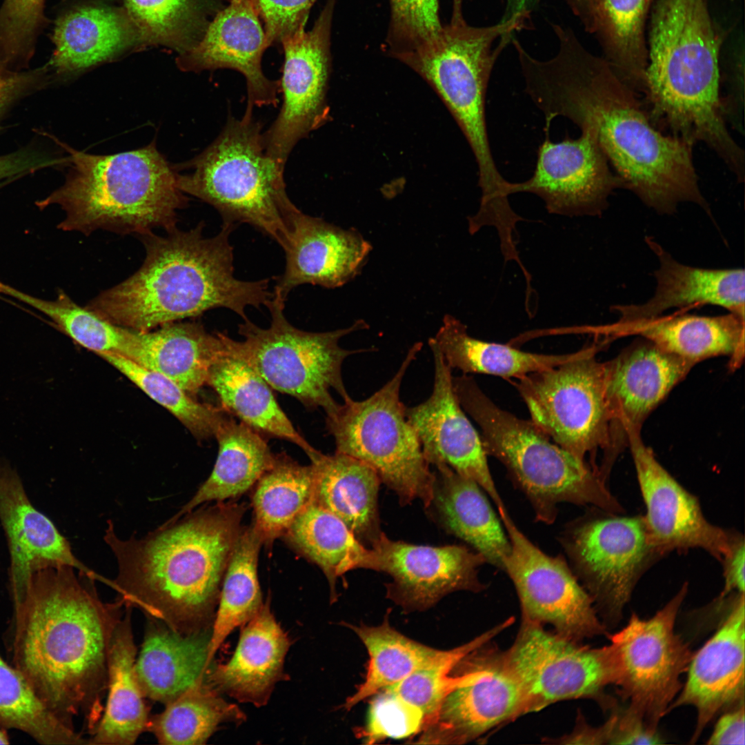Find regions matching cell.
Returning <instances> with one entry per match:
<instances>
[{
    "mask_svg": "<svg viewBox=\"0 0 745 745\" xmlns=\"http://www.w3.org/2000/svg\"><path fill=\"white\" fill-rule=\"evenodd\" d=\"M0 521L10 553L9 582L13 606L26 593L31 573L47 565H67L106 584L73 554L54 524L31 504L17 471L0 458Z\"/></svg>",
    "mask_w": 745,
    "mask_h": 745,
    "instance_id": "cell-26",
    "label": "cell"
},
{
    "mask_svg": "<svg viewBox=\"0 0 745 745\" xmlns=\"http://www.w3.org/2000/svg\"><path fill=\"white\" fill-rule=\"evenodd\" d=\"M174 415L197 439L215 435L225 410L193 399L166 376L117 354L99 355Z\"/></svg>",
    "mask_w": 745,
    "mask_h": 745,
    "instance_id": "cell-49",
    "label": "cell"
},
{
    "mask_svg": "<svg viewBox=\"0 0 745 745\" xmlns=\"http://www.w3.org/2000/svg\"><path fill=\"white\" fill-rule=\"evenodd\" d=\"M421 347V343L411 347L393 378L368 398L355 401L349 397L337 403L326 413V422L337 453L371 467L403 505L420 499L428 508L436 477L399 398L405 373Z\"/></svg>",
    "mask_w": 745,
    "mask_h": 745,
    "instance_id": "cell-10",
    "label": "cell"
},
{
    "mask_svg": "<svg viewBox=\"0 0 745 745\" xmlns=\"http://www.w3.org/2000/svg\"><path fill=\"white\" fill-rule=\"evenodd\" d=\"M71 164L66 181L40 209L56 204L66 217L57 226L86 236L97 230L142 236L177 225V210L188 204L177 186V172L155 143L135 150L97 155L61 143Z\"/></svg>",
    "mask_w": 745,
    "mask_h": 745,
    "instance_id": "cell-6",
    "label": "cell"
},
{
    "mask_svg": "<svg viewBox=\"0 0 745 745\" xmlns=\"http://www.w3.org/2000/svg\"><path fill=\"white\" fill-rule=\"evenodd\" d=\"M95 581L67 565L33 570L14 606L10 646L13 666L46 707L73 728L83 715L90 733L103 713L109 648L124 606L102 602Z\"/></svg>",
    "mask_w": 745,
    "mask_h": 745,
    "instance_id": "cell-2",
    "label": "cell"
},
{
    "mask_svg": "<svg viewBox=\"0 0 745 745\" xmlns=\"http://www.w3.org/2000/svg\"><path fill=\"white\" fill-rule=\"evenodd\" d=\"M206 384L216 393L223 409L263 436L290 441L307 455L315 450L294 428L270 386L251 366L226 347L210 367Z\"/></svg>",
    "mask_w": 745,
    "mask_h": 745,
    "instance_id": "cell-37",
    "label": "cell"
},
{
    "mask_svg": "<svg viewBox=\"0 0 745 745\" xmlns=\"http://www.w3.org/2000/svg\"><path fill=\"white\" fill-rule=\"evenodd\" d=\"M606 721L608 726V744H661L664 739L657 728L648 724L630 707L620 708L615 704Z\"/></svg>",
    "mask_w": 745,
    "mask_h": 745,
    "instance_id": "cell-55",
    "label": "cell"
},
{
    "mask_svg": "<svg viewBox=\"0 0 745 745\" xmlns=\"http://www.w3.org/2000/svg\"><path fill=\"white\" fill-rule=\"evenodd\" d=\"M595 509L567 525L560 542L597 612L613 625L642 575L663 556L650 541L643 515Z\"/></svg>",
    "mask_w": 745,
    "mask_h": 745,
    "instance_id": "cell-13",
    "label": "cell"
},
{
    "mask_svg": "<svg viewBox=\"0 0 745 745\" xmlns=\"http://www.w3.org/2000/svg\"><path fill=\"white\" fill-rule=\"evenodd\" d=\"M210 635L208 628L181 633L150 618L135 664L145 697L166 704L202 681L210 667Z\"/></svg>",
    "mask_w": 745,
    "mask_h": 745,
    "instance_id": "cell-32",
    "label": "cell"
},
{
    "mask_svg": "<svg viewBox=\"0 0 745 745\" xmlns=\"http://www.w3.org/2000/svg\"><path fill=\"white\" fill-rule=\"evenodd\" d=\"M371 246L355 229L344 230L299 210L283 248L286 266L277 278L273 297L285 303L302 284L340 287L361 271Z\"/></svg>",
    "mask_w": 745,
    "mask_h": 745,
    "instance_id": "cell-27",
    "label": "cell"
},
{
    "mask_svg": "<svg viewBox=\"0 0 745 745\" xmlns=\"http://www.w3.org/2000/svg\"><path fill=\"white\" fill-rule=\"evenodd\" d=\"M49 62L59 75H70L110 61L146 44L124 8L83 4L57 19Z\"/></svg>",
    "mask_w": 745,
    "mask_h": 745,
    "instance_id": "cell-30",
    "label": "cell"
},
{
    "mask_svg": "<svg viewBox=\"0 0 745 745\" xmlns=\"http://www.w3.org/2000/svg\"><path fill=\"white\" fill-rule=\"evenodd\" d=\"M582 135L553 142L549 128L537 150L533 175L520 183L508 182L507 192H530L544 202L551 214L567 217L600 216L613 192L624 188L601 149L594 130L579 128Z\"/></svg>",
    "mask_w": 745,
    "mask_h": 745,
    "instance_id": "cell-19",
    "label": "cell"
},
{
    "mask_svg": "<svg viewBox=\"0 0 745 745\" xmlns=\"http://www.w3.org/2000/svg\"><path fill=\"white\" fill-rule=\"evenodd\" d=\"M0 727L16 729L46 745L86 744L74 728L54 715L23 675L0 655Z\"/></svg>",
    "mask_w": 745,
    "mask_h": 745,
    "instance_id": "cell-48",
    "label": "cell"
},
{
    "mask_svg": "<svg viewBox=\"0 0 745 745\" xmlns=\"http://www.w3.org/2000/svg\"><path fill=\"white\" fill-rule=\"evenodd\" d=\"M499 516L510 543L504 571L515 588L522 619L581 642L606 633L593 602L562 556H550L537 547L517 528L506 508Z\"/></svg>",
    "mask_w": 745,
    "mask_h": 745,
    "instance_id": "cell-16",
    "label": "cell"
},
{
    "mask_svg": "<svg viewBox=\"0 0 745 745\" xmlns=\"http://www.w3.org/2000/svg\"><path fill=\"white\" fill-rule=\"evenodd\" d=\"M720 562L724 582L719 597L744 593L745 544L744 536L739 532H736L728 551Z\"/></svg>",
    "mask_w": 745,
    "mask_h": 745,
    "instance_id": "cell-57",
    "label": "cell"
},
{
    "mask_svg": "<svg viewBox=\"0 0 745 745\" xmlns=\"http://www.w3.org/2000/svg\"><path fill=\"white\" fill-rule=\"evenodd\" d=\"M580 643L522 619L513 645L501 653L525 692L528 713L577 698L594 699L606 708L615 704L604 694L613 680L608 646Z\"/></svg>",
    "mask_w": 745,
    "mask_h": 745,
    "instance_id": "cell-15",
    "label": "cell"
},
{
    "mask_svg": "<svg viewBox=\"0 0 745 745\" xmlns=\"http://www.w3.org/2000/svg\"><path fill=\"white\" fill-rule=\"evenodd\" d=\"M730 608L713 636L693 653L687 677L668 712L693 706L694 743L718 714L744 702V593H733Z\"/></svg>",
    "mask_w": 745,
    "mask_h": 745,
    "instance_id": "cell-25",
    "label": "cell"
},
{
    "mask_svg": "<svg viewBox=\"0 0 745 745\" xmlns=\"http://www.w3.org/2000/svg\"><path fill=\"white\" fill-rule=\"evenodd\" d=\"M225 350L221 332L210 334L197 322H173L154 331H137L136 344L126 358L194 395L206 385L210 367Z\"/></svg>",
    "mask_w": 745,
    "mask_h": 745,
    "instance_id": "cell-34",
    "label": "cell"
},
{
    "mask_svg": "<svg viewBox=\"0 0 745 745\" xmlns=\"http://www.w3.org/2000/svg\"><path fill=\"white\" fill-rule=\"evenodd\" d=\"M648 28L644 92L652 123L715 154L734 144L719 93L720 56L729 30L710 0H655Z\"/></svg>",
    "mask_w": 745,
    "mask_h": 745,
    "instance_id": "cell-5",
    "label": "cell"
},
{
    "mask_svg": "<svg viewBox=\"0 0 745 745\" xmlns=\"http://www.w3.org/2000/svg\"><path fill=\"white\" fill-rule=\"evenodd\" d=\"M744 319L728 312L717 316L662 315L634 321L585 326L584 331L612 339L641 337L694 365L715 357H728L729 368L734 370L744 357Z\"/></svg>",
    "mask_w": 745,
    "mask_h": 745,
    "instance_id": "cell-29",
    "label": "cell"
},
{
    "mask_svg": "<svg viewBox=\"0 0 745 745\" xmlns=\"http://www.w3.org/2000/svg\"><path fill=\"white\" fill-rule=\"evenodd\" d=\"M348 626L366 646L369 662L364 682L344 705L347 710L413 672L450 657L459 648L441 650L424 645L391 627L388 619L376 626Z\"/></svg>",
    "mask_w": 745,
    "mask_h": 745,
    "instance_id": "cell-42",
    "label": "cell"
},
{
    "mask_svg": "<svg viewBox=\"0 0 745 745\" xmlns=\"http://www.w3.org/2000/svg\"><path fill=\"white\" fill-rule=\"evenodd\" d=\"M744 702L725 712L718 718L707 742L713 745L744 744Z\"/></svg>",
    "mask_w": 745,
    "mask_h": 745,
    "instance_id": "cell-59",
    "label": "cell"
},
{
    "mask_svg": "<svg viewBox=\"0 0 745 745\" xmlns=\"http://www.w3.org/2000/svg\"><path fill=\"white\" fill-rule=\"evenodd\" d=\"M585 30L593 34L600 0H564Z\"/></svg>",
    "mask_w": 745,
    "mask_h": 745,
    "instance_id": "cell-61",
    "label": "cell"
},
{
    "mask_svg": "<svg viewBox=\"0 0 745 745\" xmlns=\"http://www.w3.org/2000/svg\"><path fill=\"white\" fill-rule=\"evenodd\" d=\"M610 341L605 337L595 341L579 350L576 357L528 374L515 384L531 421L583 461L598 450L604 452L608 442L603 362L596 355Z\"/></svg>",
    "mask_w": 745,
    "mask_h": 745,
    "instance_id": "cell-12",
    "label": "cell"
},
{
    "mask_svg": "<svg viewBox=\"0 0 745 745\" xmlns=\"http://www.w3.org/2000/svg\"><path fill=\"white\" fill-rule=\"evenodd\" d=\"M219 694L205 677L166 704L161 713L149 719L147 730L161 744H203L221 724L246 719L236 704L226 702Z\"/></svg>",
    "mask_w": 745,
    "mask_h": 745,
    "instance_id": "cell-45",
    "label": "cell"
},
{
    "mask_svg": "<svg viewBox=\"0 0 745 745\" xmlns=\"http://www.w3.org/2000/svg\"><path fill=\"white\" fill-rule=\"evenodd\" d=\"M435 375L433 393L421 404L407 408L426 461L435 467L448 466L477 483L497 510L505 508L488 464L480 435L460 404L453 383L452 369L429 339Z\"/></svg>",
    "mask_w": 745,
    "mask_h": 745,
    "instance_id": "cell-23",
    "label": "cell"
},
{
    "mask_svg": "<svg viewBox=\"0 0 745 745\" xmlns=\"http://www.w3.org/2000/svg\"><path fill=\"white\" fill-rule=\"evenodd\" d=\"M687 592L685 583L654 615L633 613L622 629L608 635L613 684L628 706L656 728L682 689L681 676L693 655L675 629Z\"/></svg>",
    "mask_w": 745,
    "mask_h": 745,
    "instance_id": "cell-14",
    "label": "cell"
},
{
    "mask_svg": "<svg viewBox=\"0 0 745 745\" xmlns=\"http://www.w3.org/2000/svg\"><path fill=\"white\" fill-rule=\"evenodd\" d=\"M487 640V636L481 634L469 642L459 646L457 652L450 657L419 669L400 682L385 688L397 694L419 708L424 715L425 724L437 713L450 692L479 675V667L469 662L467 664L470 668L466 666L468 670L464 673L454 676L451 673L462 659L482 646Z\"/></svg>",
    "mask_w": 745,
    "mask_h": 745,
    "instance_id": "cell-50",
    "label": "cell"
},
{
    "mask_svg": "<svg viewBox=\"0 0 745 745\" xmlns=\"http://www.w3.org/2000/svg\"><path fill=\"white\" fill-rule=\"evenodd\" d=\"M608 728L606 723L599 727L588 725L582 717H578V722L569 735H566L558 740L559 744H607Z\"/></svg>",
    "mask_w": 745,
    "mask_h": 745,
    "instance_id": "cell-60",
    "label": "cell"
},
{
    "mask_svg": "<svg viewBox=\"0 0 745 745\" xmlns=\"http://www.w3.org/2000/svg\"><path fill=\"white\" fill-rule=\"evenodd\" d=\"M10 744V738L7 731L0 727V744Z\"/></svg>",
    "mask_w": 745,
    "mask_h": 745,
    "instance_id": "cell-63",
    "label": "cell"
},
{
    "mask_svg": "<svg viewBox=\"0 0 745 745\" xmlns=\"http://www.w3.org/2000/svg\"><path fill=\"white\" fill-rule=\"evenodd\" d=\"M253 488L252 525L263 544L270 546L312 501L313 469L311 465L299 464L285 453L275 454L272 464Z\"/></svg>",
    "mask_w": 745,
    "mask_h": 745,
    "instance_id": "cell-43",
    "label": "cell"
},
{
    "mask_svg": "<svg viewBox=\"0 0 745 745\" xmlns=\"http://www.w3.org/2000/svg\"><path fill=\"white\" fill-rule=\"evenodd\" d=\"M390 20L386 43L393 57L435 38L442 28L439 0H389ZM463 0H453L451 21L464 20Z\"/></svg>",
    "mask_w": 745,
    "mask_h": 745,
    "instance_id": "cell-51",
    "label": "cell"
},
{
    "mask_svg": "<svg viewBox=\"0 0 745 745\" xmlns=\"http://www.w3.org/2000/svg\"><path fill=\"white\" fill-rule=\"evenodd\" d=\"M437 468L439 480L436 478L432 503L442 524L472 546L486 563L504 571L510 543L486 493L475 481L448 466Z\"/></svg>",
    "mask_w": 745,
    "mask_h": 745,
    "instance_id": "cell-36",
    "label": "cell"
},
{
    "mask_svg": "<svg viewBox=\"0 0 745 745\" xmlns=\"http://www.w3.org/2000/svg\"><path fill=\"white\" fill-rule=\"evenodd\" d=\"M694 366L642 337L603 362L610 418L608 442L598 466L603 477L610 475L629 437L641 434L648 417Z\"/></svg>",
    "mask_w": 745,
    "mask_h": 745,
    "instance_id": "cell-18",
    "label": "cell"
},
{
    "mask_svg": "<svg viewBox=\"0 0 745 745\" xmlns=\"http://www.w3.org/2000/svg\"><path fill=\"white\" fill-rule=\"evenodd\" d=\"M177 173L183 192L213 206L223 223H247L276 241L288 243L299 210L286 191L284 170L266 152L262 126L252 115L228 116L218 137Z\"/></svg>",
    "mask_w": 745,
    "mask_h": 745,
    "instance_id": "cell-8",
    "label": "cell"
},
{
    "mask_svg": "<svg viewBox=\"0 0 745 745\" xmlns=\"http://www.w3.org/2000/svg\"><path fill=\"white\" fill-rule=\"evenodd\" d=\"M526 21L512 17L486 27L465 20L443 25L438 34L413 50L396 55L437 92L455 119L475 156L481 191L493 192L505 179L488 141L486 97L494 65L513 32Z\"/></svg>",
    "mask_w": 745,
    "mask_h": 745,
    "instance_id": "cell-9",
    "label": "cell"
},
{
    "mask_svg": "<svg viewBox=\"0 0 745 745\" xmlns=\"http://www.w3.org/2000/svg\"><path fill=\"white\" fill-rule=\"evenodd\" d=\"M655 0H600L594 34L619 79L637 94L646 88V26Z\"/></svg>",
    "mask_w": 745,
    "mask_h": 745,
    "instance_id": "cell-41",
    "label": "cell"
},
{
    "mask_svg": "<svg viewBox=\"0 0 745 745\" xmlns=\"http://www.w3.org/2000/svg\"><path fill=\"white\" fill-rule=\"evenodd\" d=\"M259 18L252 0H229L199 41L177 61L185 71L230 68L241 73L247 86L246 114H252L255 107L279 103V81L267 78L261 69L262 54L268 46Z\"/></svg>",
    "mask_w": 745,
    "mask_h": 745,
    "instance_id": "cell-24",
    "label": "cell"
},
{
    "mask_svg": "<svg viewBox=\"0 0 745 745\" xmlns=\"http://www.w3.org/2000/svg\"><path fill=\"white\" fill-rule=\"evenodd\" d=\"M45 0H4L0 8V68L20 71L34 54L46 23Z\"/></svg>",
    "mask_w": 745,
    "mask_h": 745,
    "instance_id": "cell-52",
    "label": "cell"
},
{
    "mask_svg": "<svg viewBox=\"0 0 745 745\" xmlns=\"http://www.w3.org/2000/svg\"><path fill=\"white\" fill-rule=\"evenodd\" d=\"M235 227L223 223L219 233L206 237L201 222L189 230L175 227L163 236L152 232L139 237L146 250L141 266L86 307L115 324L141 332L219 308L248 319L246 309L266 306L273 293L268 279L235 277L230 242Z\"/></svg>",
    "mask_w": 745,
    "mask_h": 745,
    "instance_id": "cell-4",
    "label": "cell"
},
{
    "mask_svg": "<svg viewBox=\"0 0 745 745\" xmlns=\"http://www.w3.org/2000/svg\"><path fill=\"white\" fill-rule=\"evenodd\" d=\"M291 642L268 600L241 630L236 650L226 664L208 670L207 682L219 693L260 707L282 678Z\"/></svg>",
    "mask_w": 745,
    "mask_h": 745,
    "instance_id": "cell-31",
    "label": "cell"
},
{
    "mask_svg": "<svg viewBox=\"0 0 745 745\" xmlns=\"http://www.w3.org/2000/svg\"><path fill=\"white\" fill-rule=\"evenodd\" d=\"M264 22L267 45L280 42L286 36L305 26L316 0H252Z\"/></svg>",
    "mask_w": 745,
    "mask_h": 745,
    "instance_id": "cell-54",
    "label": "cell"
},
{
    "mask_svg": "<svg viewBox=\"0 0 745 745\" xmlns=\"http://www.w3.org/2000/svg\"><path fill=\"white\" fill-rule=\"evenodd\" d=\"M266 306L270 324L262 328L248 319L239 324L242 341L221 332L226 349L242 358L272 389L288 394L309 408L327 413L337 403L331 395L335 390L344 400L350 397L341 374L344 361L349 355L375 348L348 350L341 348V337L366 329L364 320L336 330L314 332L300 330L286 318L285 303L274 297Z\"/></svg>",
    "mask_w": 745,
    "mask_h": 745,
    "instance_id": "cell-11",
    "label": "cell"
},
{
    "mask_svg": "<svg viewBox=\"0 0 745 745\" xmlns=\"http://www.w3.org/2000/svg\"><path fill=\"white\" fill-rule=\"evenodd\" d=\"M219 444L214 468L193 497L166 522H173L201 504L224 501L253 488L274 455L264 436L225 411L214 435Z\"/></svg>",
    "mask_w": 745,
    "mask_h": 745,
    "instance_id": "cell-38",
    "label": "cell"
},
{
    "mask_svg": "<svg viewBox=\"0 0 745 745\" xmlns=\"http://www.w3.org/2000/svg\"><path fill=\"white\" fill-rule=\"evenodd\" d=\"M136 657L131 607L125 606L109 648L106 703L88 744L132 745L147 730L150 717L135 675Z\"/></svg>",
    "mask_w": 745,
    "mask_h": 745,
    "instance_id": "cell-35",
    "label": "cell"
},
{
    "mask_svg": "<svg viewBox=\"0 0 745 745\" xmlns=\"http://www.w3.org/2000/svg\"><path fill=\"white\" fill-rule=\"evenodd\" d=\"M245 510L217 502L127 539L108 520L103 539L117 559L119 599L179 633L207 629Z\"/></svg>",
    "mask_w": 745,
    "mask_h": 745,
    "instance_id": "cell-3",
    "label": "cell"
},
{
    "mask_svg": "<svg viewBox=\"0 0 745 745\" xmlns=\"http://www.w3.org/2000/svg\"><path fill=\"white\" fill-rule=\"evenodd\" d=\"M308 456L314 473L312 501L339 517L361 542L371 544L381 533L377 473L343 453L329 455L315 449Z\"/></svg>",
    "mask_w": 745,
    "mask_h": 745,
    "instance_id": "cell-33",
    "label": "cell"
},
{
    "mask_svg": "<svg viewBox=\"0 0 745 745\" xmlns=\"http://www.w3.org/2000/svg\"><path fill=\"white\" fill-rule=\"evenodd\" d=\"M263 541L253 525L241 530L223 578L218 607L211 630L208 662L225 639L244 625L264 605L257 575Z\"/></svg>",
    "mask_w": 745,
    "mask_h": 745,
    "instance_id": "cell-44",
    "label": "cell"
},
{
    "mask_svg": "<svg viewBox=\"0 0 745 745\" xmlns=\"http://www.w3.org/2000/svg\"><path fill=\"white\" fill-rule=\"evenodd\" d=\"M430 339L437 346L446 364L464 374L481 373L519 379L576 357L579 350L564 355H546L522 351L509 344H502L470 336L466 326L446 315L442 326Z\"/></svg>",
    "mask_w": 745,
    "mask_h": 745,
    "instance_id": "cell-39",
    "label": "cell"
},
{
    "mask_svg": "<svg viewBox=\"0 0 745 745\" xmlns=\"http://www.w3.org/2000/svg\"><path fill=\"white\" fill-rule=\"evenodd\" d=\"M283 536L294 549L322 570L330 586L332 602L337 598L339 577L353 569H368L370 549L339 517L313 501Z\"/></svg>",
    "mask_w": 745,
    "mask_h": 745,
    "instance_id": "cell-40",
    "label": "cell"
},
{
    "mask_svg": "<svg viewBox=\"0 0 745 745\" xmlns=\"http://www.w3.org/2000/svg\"><path fill=\"white\" fill-rule=\"evenodd\" d=\"M628 447L646 507L643 516L648 537L655 549L664 556L699 548L720 562L737 531L705 517L698 499L661 464L641 434L631 435Z\"/></svg>",
    "mask_w": 745,
    "mask_h": 745,
    "instance_id": "cell-20",
    "label": "cell"
},
{
    "mask_svg": "<svg viewBox=\"0 0 745 745\" xmlns=\"http://www.w3.org/2000/svg\"><path fill=\"white\" fill-rule=\"evenodd\" d=\"M63 162L53 159L33 149H21L0 156V180L28 174Z\"/></svg>",
    "mask_w": 745,
    "mask_h": 745,
    "instance_id": "cell-58",
    "label": "cell"
},
{
    "mask_svg": "<svg viewBox=\"0 0 745 745\" xmlns=\"http://www.w3.org/2000/svg\"><path fill=\"white\" fill-rule=\"evenodd\" d=\"M539 0H508L506 15L503 19L511 17H518L527 20L530 16L531 8Z\"/></svg>",
    "mask_w": 745,
    "mask_h": 745,
    "instance_id": "cell-62",
    "label": "cell"
},
{
    "mask_svg": "<svg viewBox=\"0 0 745 745\" xmlns=\"http://www.w3.org/2000/svg\"><path fill=\"white\" fill-rule=\"evenodd\" d=\"M484 646L475 652L479 675L447 695L417 743L465 744L528 713L525 692L502 653L486 652Z\"/></svg>",
    "mask_w": 745,
    "mask_h": 745,
    "instance_id": "cell-22",
    "label": "cell"
},
{
    "mask_svg": "<svg viewBox=\"0 0 745 745\" xmlns=\"http://www.w3.org/2000/svg\"><path fill=\"white\" fill-rule=\"evenodd\" d=\"M557 54L539 60L527 51L518 59L525 92L545 117L579 128L589 126L624 188L661 215L680 203L697 205L710 215L699 184L693 144L662 132L652 123L638 94L624 84L604 57L586 50L574 31L553 26Z\"/></svg>",
    "mask_w": 745,
    "mask_h": 745,
    "instance_id": "cell-1",
    "label": "cell"
},
{
    "mask_svg": "<svg viewBox=\"0 0 745 745\" xmlns=\"http://www.w3.org/2000/svg\"><path fill=\"white\" fill-rule=\"evenodd\" d=\"M0 293L42 312L74 342L99 355L117 354L128 357L135 344L137 330L115 324L80 306L61 290L54 300H45L0 281Z\"/></svg>",
    "mask_w": 745,
    "mask_h": 745,
    "instance_id": "cell-46",
    "label": "cell"
},
{
    "mask_svg": "<svg viewBox=\"0 0 745 745\" xmlns=\"http://www.w3.org/2000/svg\"><path fill=\"white\" fill-rule=\"evenodd\" d=\"M375 695L362 733L365 744H373L386 738H406L422 728L425 717L419 708L387 688Z\"/></svg>",
    "mask_w": 745,
    "mask_h": 745,
    "instance_id": "cell-53",
    "label": "cell"
},
{
    "mask_svg": "<svg viewBox=\"0 0 745 745\" xmlns=\"http://www.w3.org/2000/svg\"><path fill=\"white\" fill-rule=\"evenodd\" d=\"M646 243L657 257L653 295L640 304L614 305L619 322L653 318L674 308L702 305L722 307L744 319L745 272L743 268H704L677 261L651 237Z\"/></svg>",
    "mask_w": 745,
    "mask_h": 745,
    "instance_id": "cell-28",
    "label": "cell"
},
{
    "mask_svg": "<svg viewBox=\"0 0 745 745\" xmlns=\"http://www.w3.org/2000/svg\"><path fill=\"white\" fill-rule=\"evenodd\" d=\"M336 0H328L312 28L302 26L280 41L284 52L280 111L263 132L266 154L283 170L296 144L330 119L327 91L330 32Z\"/></svg>",
    "mask_w": 745,
    "mask_h": 745,
    "instance_id": "cell-17",
    "label": "cell"
},
{
    "mask_svg": "<svg viewBox=\"0 0 745 745\" xmlns=\"http://www.w3.org/2000/svg\"><path fill=\"white\" fill-rule=\"evenodd\" d=\"M124 9L146 44L162 45L180 55L203 37L215 0H123Z\"/></svg>",
    "mask_w": 745,
    "mask_h": 745,
    "instance_id": "cell-47",
    "label": "cell"
},
{
    "mask_svg": "<svg viewBox=\"0 0 745 745\" xmlns=\"http://www.w3.org/2000/svg\"><path fill=\"white\" fill-rule=\"evenodd\" d=\"M456 396L481 430L487 455L506 468L530 501L535 517L551 524L563 502L622 514L624 508L592 466L555 442L531 420L497 406L466 375L453 377Z\"/></svg>",
    "mask_w": 745,
    "mask_h": 745,
    "instance_id": "cell-7",
    "label": "cell"
},
{
    "mask_svg": "<svg viewBox=\"0 0 745 745\" xmlns=\"http://www.w3.org/2000/svg\"><path fill=\"white\" fill-rule=\"evenodd\" d=\"M368 569L389 574L387 597L407 611L425 610L459 590L479 592L484 557L457 545L431 546L390 539L382 532L371 543Z\"/></svg>",
    "mask_w": 745,
    "mask_h": 745,
    "instance_id": "cell-21",
    "label": "cell"
},
{
    "mask_svg": "<svg viewBox=\"0 0 745 745\" xmlns=\"http://www.w3.org/2000/svg\"><path fill=\"white\" fill-rule=\"evenodd\" d=\"M47 67L30 71L0 69V117L19 98L48 83Z\"/></svg>",
    "mask_w": 745,
    "mask_h": 745,
    "instance_id": "cell-56",
    "label": "cell"
}]
</instances>
